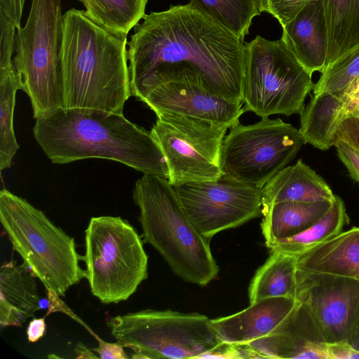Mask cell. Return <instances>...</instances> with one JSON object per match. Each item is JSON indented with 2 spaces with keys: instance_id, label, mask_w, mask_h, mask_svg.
I'll list each match as a JSON object with an SVG mask.
<instances>
[{
  "instance_id": "7c38bea8",
  "label": "cell",
  "mask_w": 359,
  "mask_h": 359,
  "mask_svg": "<svg viewBox=\"0 0 359 359\" xmlns=\"http://www.w3.org/2000/svg\"><path fill=\"white\" fill-rule=\"evenodd\" d=\"M173 187L190 221L208 241L220 231L263 215L262 188L226 175Z\"/></svg>"
},
{
  "instance_id": "5b68a950",
  "label": "cell",
  "mask_w": 359,
  "mask_h": 359,
  "mask_svg": "<svg viewBox=\"0 0 359 359\" xmlns=\"http://www.w3.org/2000/svg\"><path fill=\"white\" fill-rule=\"evenodd\" d=\"M0 222L13 249L47 291L64 297L86 278L74 238L41 210L6 189L0 192Z\"/></svg>"
},
{
  "instance_id": "74e56055",
  "label": "cell",
  "mask_w": 359,
  "mask_h": 359,
  "mask_svg": "<svg viewBox=\"0 0 359 359\" xmlns=\"http://www.w3.org/2000/svg\"><path fill=\"white\" fill-rule=\"evenodd\" d=\"M76 351L77 353L76 354L79 355L76 357L77 358H99L98 356L93 355L90 351V350L87 349V348L81 343H79L77 344Z\"/></svg>"
},
{
  "instance_id": "d590c367",
  "label": "cell",
  "mask_w": 359,
  "mask_h": 359,
  "mask_svg": "<svg viewBox=\"0 0 359 359\" xmlns=\"http://www.w3.org/2000/svg\"><path fill=\"white\" fill-rule=\"evenodd\" d=\"M329 359H359V351L348 343L328 344Z\"/></svg>"
},
{
  "instance_id": "603a6c76",
  "label": "cell",
  "mask_w": 359,
  "mask_h": 359,
  "mask_svg": "<svg viewBox=\"0 0 359 359\" xmlns=\"http://www.w3.org/2000/svg\"><path fill=\"white\" fill-rule=\"evenodd\" d=\"M297 259V255L271 250L249 285L250 304L269 297L295 299Z\"/></svg>"
},
{
  "instance_id": "8d00e7d4",
  "label": "cell",
  "mask_w": 359,
  "mask_h": 359,
  "mask_svg": "<svg viewBox=\"0 0 359 359\" xmlns=\"http://www.w3.org/2000/svg\"><path fill=\"white\" fill-rule=\"evenodd\" d=\"M46 324L45 317L34 318L27 327V337L29 342L34 343L39 341L46 333Z\"/></svg>"
},
{
  "instance_id": "4316f807",
  "label": "cell",
  "mask_w": 359,
  "mask_h": 359,
  "mask_svg": "<svg viewBox=\"0 0 359 359\" xmlns=\"http://www.w3.org/2000/svg\"><path fill=\"white\" fill-rule=\"evenodd\" d=\"M190 3L243 40L252 18L262 13L260 0H190Z\"/></svg>"
},
{
  "instance_id": "9c48e42d",
  "label": "cell",
  "mask_w": 359,
  "mask_h": 359,
  "mask_svg": "<svg viewBox=\"0 0 359 359\" xmlns=\"http://www.w3.org/2000/svg\"><path fill=\"white\" fill-rule=\"evenodd\" d=\"M242 86L244 111L261 118L273 114H300L313 90L312 74L297 60L280 39L259 36L245 43Z\"/></svg>"
},
{
  "instance_id": "d6986e66",
  "label": "cell",
  "mask_w": 359,
  "mask_h": 359,
  "mask_svg": "<svg viewBox=\"0 0 359 359\" xmlns=\"http://www.w3.org/2000/svg\"><path fill=\"white\" fill-rule=\"evenodd\" d=\"M35 276L23 262L4 263L0 269L1 327L21 326L40 309Z\"/></svg>"
},
{
  "instance_id": "277c9868",
  "label": "cell",
  "mask_w": 359,
  "mask_h": 359,
  "mask_svg": "<svg viewBox=\"0 0 359 359\" xmlns=\"http://www.w3.org/2000/svg\"><path fill=\"white\" fill-rule=\"evenodd\" d=\"M133 197L140 211L143 241L157 250L175 275L200 286L217 277L219 268L210 241L194 227L168 179L144 175Z\"/></svg>"
},
{
  "instance_id": "ab89813d",
  "label": "cell",
  "mask_w": 359,
  "mask_h": 359,
  "mask_svg": "<svg viewBox=\"0 0 359 359\" xmlns=\"http://www.w3.org/2000/svg\"><path fill=\"white\" fill-rule=\"evenodd\" d=\"M358 86H359V84H358Z\"/></svg>"
},
{
  "instance_id": "2e32d148",
  "label": "cell",
  "mask_w": 359,
  "mask_h": 359,
  "mask_svg": "<svg viewBox=\"0 0 359 359\" xmlns=\"http://www.w3.org/2000/svg\"><path fill=\"white\" fill-rule=\"evenodd\" d=\"M358 82L344 93H313L299 114V130L305 143L323 151L334 146L341 123L359 116Z\"/></svg>"
},
{
  "instance_id": "d4e9b609",
  "label": "cell",
  "mask_w": 359,
  "mask_h": 359,
  "mask_svg": "<svg viewBox=\"0 0 359 359\" xmlns=\"http://www.w3.org/2000/svg\"><path fill=\"white\" fill-rule=\"evenodd\" d=\"M348 223L344 203L334 194L330 209L313 225L296 235L276 241L270 250L298 255L338 235Z\"/></svg>"
},
{
  "instance_id": "484cf974",
  "label": "cell",
  "mask_w": 359,
  "mask_h": 359,
  "mask_svg": "<svg viewBox=\"0 0 359 359\" xmlns=\"http://www.w3.org/2000/svg\"><path fill=\"white\" fill-rule=\"evenodd\" d=\"M95 22L116 34L127 35L145 15L147 0H78Z\"/></svg>"
},
{
  "instance_id": "ffe728a7",
  "label": "cell",
  "mask_w": 359,
  "mask_h": 359,
  "mask_svg": "<svg viewBox=\"0 0 359 359\" xmlns=\"http://www.w3.org/2000/svg\"><path fill=\"white\" fill-rule=\"evenodd\" d=\"M263 211L281 201H332L334 194L327 182L299 159L273 175L261 189Z\"/></svg>"
},
{
  "instance_id": "7a4b0ae2",
  "label": "cell",
  "mask_w": 359,
  "mask_h": 359,
  "mask_svg": "<svg viewBox=\"0 0 359 359\" xmlns=\"http://www.w3.org/2000/svg\"><path fill=\"white\" fill-rule=\"evenodd\" d=\"M33 131L53 163L104 158L168 179L165 158L151 132L123 114L62 107L36 118Z\"/></svg>"
},
{
  "instance_id": "30bf717a",
  "label": "cell",
  "mask_w": 359,
  "mask_h": 359,
  "mask_svg": "<svg viewBox=\"0 0 359 359\" xmlns=\"http://www.w3.org/2000/svg\"><path fill=\"white\" fill-rule=\"evenodd\" d=\"M304 143L299 129L280 118L239 123L224 137L220 168L223 175L262 188L287 166Z\"/></svg>"
},
{
  "instance_id": "8fae6325",
  "label": "cell",
  "mask_w": 359,
  "mask_h": 359,
  "mask_svg": "<svg viewBox=\"0 0 359 359\" xmlns=\"http://www.w3.org/2000/svg\"><path fill=\"white\" fill-rule=\"evenodd\" d=\"M151 132L165 158L172 186L215 180L229 127L185 115L161 113Z\"/></svg>"
},
{
  "instance_id": "7402d4cb",
  "label": "cell",
  "mask_w": 359,
  "mask_h": 359,
  "mask_svg": "<svg viewBox=\"0 0 359 359\" xmlns=\"http://www.w3.org/2000/svg\"><path fill=\"white\" fill-rule=\"evenodd\" d=\"M332 201H281L271 204L264 210L261 223L266 247L271 249L276 241L313 225L327 212Z\"/></svg>"
},
{
  "instance_id": "ac0fdd59",
  "label": "cell",
  "mask_w": 359,
  "mask_h": 359,
  "mask_svg": "<svg viewBox=\"0 0 359 359\" xmlns=\"http://www.w3.org/2000/svg\"><path fill=\"white\" fill-rule=\"evenodd\" d=\"M281 40L311 74L327 67L328 30L323 0H311L283 27Z\"/></svg>"
},
{
  "instance_id": "3957f363",
  "label": "cell",
  "mask_w": 359,
  "mask_h": 359,
  "mask_svg": "<svg viewBox=\"0 0 359 359\" xmlns=\"http://www.w3.org/2000/svg\"><path fill=\"white\" fill-rule=\"evenodd\" d=\"M127 35L109 31L84 11L63 14L60 50L63 107L123 114L132 96Z\"/></svg>"
},
{
  "instance_id": "f546056e",
  "label": "cell",
  "mask_w": 359,
  "mask_h": 359,
  "mask_svg": "<svg viewBox=\"0 0 359 359\" xmlns=\"http://www.w3.org/2000/svg\"><path fill=\"white\" fill-rule=\"evenodd\" d=\"M16 27L0 12V80L15 71L13 62Z\"/></svg>"
},
{
  "instance_id": "4dcf8cb0",
  "label": "cell",
  "mask_w": 359,
  "mask_h": 359,
  "mask_svg": "<svg viewBox=\"0 0 359 359\" xmlns=\"http://www.w3.org/2000/svg\"><path fill=\"white\" fill-rule=\"evenodd\" d=\"M311 0H260V11L271 13L282 27L294 19Z\"/></svg>"
},
{
  "instance_id": "f35d334b",
  "label": "cell",
  "mask_w": 359,
  "mask_h": 359,
  "mask_svg": "<svg viewBox=\"0 0 359 359\" xmlns=\"http://www.w3.org/2000/svg\"><path fill=\"white\" fill-rule=\"evenodd\" d=\"M348 344L354 349L359 351V322Z\"/></svg>"
},
{
  "instance_id": "44dd1931",
  "label": "cell",
  "mask_w": 359,
  "mask_h": 359,
  "mask_svg": "<svg viewBox=\"0 0 359 359\" xmlns=\"http://www.w3.org/2000/svg\"><path fill=\"white\" fill-rule=\"evenodd\" d=\"M297 269L359 280V227H353L297 255Z\"/></svg>"
},
{
  "instance_id": "836d02e7",
  "label": "cell",
  "mask_w": 359,
  "mask_h": 359,
  "mask_svg": "<svg viewBox=\"0 0 359 359\" xmlns=\"http://www.w3.org/2000/svg\"><path fill=\"white\" fill-rule=\"evenodd\" d=\"M98 341V346L92 348L98 354L101 359H128L129 356L126 354L123 348L124 346L116 341L114 343L107 342L100 339L97 335L95 337Z\"/></svg>"
},
{
  "instance_id": "d6a6232c",
  "label": "cell",
  "mask_w": 359,
  "mask_h": 359,
  "mask_svg": "<svg viewBox=\"0 0 359 359\" xmlns=\"http://www.w3.org/2000/svg\"><path fill=\"white\" fill-rule=\"evenodd\" d=\"M337 138H340L359 151V116L346 118L339 126Z\"/></svg>"
},
{
  "instance_id": "4fadbf2b",
  "label": "cell",
  "mask_w": 359,
  "mask_h": 359,
  "mask_svg": "<svg viewBox=\"0 0 359 359\" xmlns=\"http://www.w3.org/2000/svg\"><path fill=\"white\" fill-rule=\"evenodd\" d=\"M139 100L156 114L172 113L191 116L229 128L244 113L241 102L212 90L202 75L188 67L167 69L152 78Z\"/></svg>"
},
{
  "instance_id": "9a60e30c",
  "label": "cell",
  "mask_w": 359,
  "mask_h": 359,
  "mask_svg": "<svg viewBox=\"0 0 359 359\" xmlns=\"http://www.w3.org/2000/svg\"><path fill=\"white\" fill-rule=\"evenodd\" d=\"M247 345L259 358L329 359L328 344L298 302L273 331Z\"/></svg>"
},
{
  "instance_id": "cb8c5ba5",
  "label": "cell",
  "mask_w": 359,
  "mask_h": 359,
  "mask_svg": "<svg viewBox=\"0 0 359 359\" xmlns=\"http://www.w3.org/2000/svg\"><path fill=\"white\" fill-rule=\"evenodd\" d=\"M323 2L328 30L327 67L359 46V0Z\"/></svg>"
},
{
  "instance_id": "5bb4252c",
  "label": "cell",
  "mask_w": 359,
  "mask_h": 359,
  "mask_svg": "<svg viewBox=\"0 0 359 359\" xmlns=\"http://www.w3.org/2000/svg\"><path fill=\"white\" fill-rule=\"evenodd\" d=\"M295 299L327 344L348 343L359 322V280L297 269Z\"/></svg>"
},
{
  "instance_id": "52a82bcc",
  "label": "cell",
  "mask_w": 359,
  "mask_h": 359,
  "mask_svg": "<svg viewBox=\"0 0 359 359\" xmlns=\"http://www.w3.org/2000/svg\"><path fill=\"white\" fill-rule=\"evenodd\" d=\"M86 278L102 304L128 299L147 278L148 256L136 229L120 217H92L85 231Z\"/></svg>"
},
{
  "instance_id": "f1b7e54d",
  "label": "cell",
  "mask_w": 359,
  "mask_h": 359,
  "mask_svg": "<svg viewBox=\"0 0 359 359\" xmlns=\"http://www.w3.org/2000/svg\"><path fill=\"white\" fill-rule=\"evenodd\" d=\"M359 81V46L330 64L314 84L313 94L340 93Z\"/></svg>"
},
{
  "instance_id": "6da1fadb",
  "label": "cell",
  "mask_w": 359,
  "mask_h": 359,
  "mask_svg": "<svg viewBox=\"0 0 359 359\" xmlns=\"http://www.w3.org/2000/svg\"><path fill=\"white\" fill-rule=\"evenodd\" d=\"M128 42L130 90L136 97L156 74L199 72L217 93L243 103L245 43L191 3L145 15Z\"/></svg>"
},
{
  "instance_id": "ba28073f",
  "label": "cell",
  "mask_w": 359,
  "mask_h": 359,
  "mask_svg": "<svg viewBox=\"0 0 359 359\" xmlns=\"http://www.w3.org/2000/svg\"><path fill=\"white\" fill-rule=\"evenodd\" d=\"M107 324L116 341L133 351L132 358H204L224 344L211 319L199 313L144 309Z\"/></svg>"
},
{
  "instance_id": "e575fe53",
  "label": "cell",
  "mask_w": 359,
  "mask_h": 359,
  "mask_svg": "<svg viewBox=\"0 0 359 359\" xmlns=\"http://www.w3.org/2000/svg\"><path fill=\"white\" fill-rule=\"evenodd\" d=\"M25 0H0V12L3 13L18 29L21 26V18Z\"/></svg>"
},
{
  "instance_id": "1f68e13d",
  "label": "cell",
  "mask_w": 359,
  "mask_h": 359,
  "mask_svg": "<svg viewBox=\"0 0 359 359\" xmlns=\"http://www.w3.org/2000/svg\"><path fill=\"white\" fill-rule=\"evenodd\" d=\"M334 147L351 177L359 183V151L340 138H337Z\"/></svg>"
},
{
  "instance_id": "8992f818",
  "label": "cell",
  "mask_w": 359,
  "mask_h": 359,
  "mask_svg": "<svg viewBox=\"0 0 359 359\" xmlns=\"http://www.w3.org/2000/svg\"><path fill=\"white\" fill-rule=\"evenodd\" d=\"M62 20V0H32L25 25L17 29L14 66L36 119L63 107Z\"/></svg>"
},
{
  "instance_id": "e0dca14e",
  "label": "cell",
  "mask_w": 359,
  "mask_h": 359,
  "mask_svg": "<svg viewBox=\"0 0 359 359\" xmlns=\"http://www.w3.org/2000/svg\"><path fill=\"white\" fill-rule=\"evenodd\" d=\"M297 303L292 297L265 298L238 313L211 319V323L223 343L248 344L273 331Z\"/></svg>"
},
{
  "instance_id": "83f0119b",
  "label": "cell",
  "mask_w": 359,
  "mask_h": 359,
  "mask_svg": "<svg viewBox=\"0 0 359 359\" xmlns=\"http://www.w3.org/2000/svg\"><path fill=\"white\" fill-rule=\"evenodd\" d=\"M20 88V79L16 70L0 80L1 170L11 167L13 156L19 149L13 130V111L16 92Z\"/></svg>"
}]
</instances>
